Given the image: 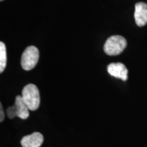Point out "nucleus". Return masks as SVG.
I'll list each match as a JSON object with an SVG mask.
<instances>
[{
    "instance_id": "nucleus-5",
    "label": "nucleus",
    "mask_w": 147,
    "mask_h": 147,
    "mask_svg": "<svg viewBox=\"0 0 147 147\" xmlns=\"http://www.w3.org/2000/svg\"><path fill=\"white\" fill-rule=\"evenodd\" d=\"M108 72L115 78L125 80L128 78V70L124 64L121 63H110L107 67Z\"/></svg>"
},
{
    "instance_id": "nucleus-10",
    "label": "nucleus",
    "mask_w": 147,
    "mask_h": 147,
    "mask_svg": "<svg viewBox=\"0 0 147 147\" xmlns=\"http://www.w3.org/2000/svg\"><path fill=\"white\" fill-rule=\"evenodd\" d=\"M0 1H3V0H0Z\"/></svg>"
},
{
    "instance_id": "nucleus-2",
    "label": "nucleus",
    "mask_w": 147,
    "mask_h": 147,
    "mask_svg": "<svg viewBox=\"0 0 147 147\" xmlns=\"http://www.w3.org/2000/svg\"><path fill=\"white\" fill-rule=\"evenodd\" d=\"M127 47V40L121 36H113L106 40L104 50L108 55L115 56L121 54Z\"/></svg>"
},
{
    "instance_id": "nucleus-3",
    "label": "nucleus",
    "mask_w": 147,
    "mask_h": 147,
    "mask_svg": "<svg viewBox=\"0 0 147 147\" xmlns=\"http://www.w3.org/2000/svg\"><path fill=\"white\" fill-rule=\"evenodd\" d=\"M39 51L34 46L27 47L21 57V63L23 69L29 71L34 68L39 59Z\"/></svg>"
},
{
    "instance_id": "nucleus-1",
    "label": "nucleus",
    "mask_w": 147,
    "mask_h": 147,
    "mask_svg": "<svg viewBox=\"0 0 147 147\" xmlns=\"http://www.w3.org/2000/svg\"><path fill=\"white\" fill-rule=\"evenodd\" d=\"M22 98L29 110H36L40 104V92L38 87L34 84H29L22 91Z\"/></svg>"
},
{
    "instance_id": "nucleus-4",
    "label": "nucleus",
    "mask_w": 147,
    "mask_h": 147,
    "mask_svg": "<svg viewBox=\"0 0 147 147\" xmlns=\"http://www.w3.org/2000/svg\"><path fill=\"white\" fill-rule=\"evenodd\" d=\"M29 110L28 107L23 102L22 96L18 95L16 97L14 106H10L7 108L6 113L10 119L18 117L21 119H26L29 116Z\"/></svg>"
},
{
    "instance_id": "nucleus-6",
    "label": "nucleus",
    "mask_w": 147,
    "mask_h": 147,
    "mask_svg": "<svg viewBox=\"0 0 147 147\" xmlns=\"http://www.w3.org/2000/svg\"><path fill=\"white\" fill-rule=\"evenodd\" d=\"M134 18L138 27H143L147 23V4L143 2L137 3L135 5Z\"/></svg>"
},
{
    "instance_id": "nucleus-8",
    "label": "nucleus",
    "mask_w": 147,
    "mask_h": 147,
    "mask_svg": "<svg viewBox=\"0 0 147 147\" xmlns=\"http://www.w3.org/2000/svg\"><path fill=\"white\" fill-rule=\"evenodd\" d=\"M7 63L6 48L4 43L0 42V72L2 73L5 68Z\"/></svg>"
},
{
    "instance_id": "nucleus-9",
    "label": "nucleus",
    "mask_w": 147,
    "mask_h": 147,
    "mask_svg": "<svg viewBox=\"0 0 147 147\" xmlns=\"http://www.w3.org/2000/svg\"><path fill=\"white\" fill-rule=\"evenodd\" d=\"M0 112H1V117H0V122H2L4 119V113H3L2 104H0Z\"/></svg>"
},
{
    "instance_id": "nucleus-7",
    "label": "nucleus",
    "mask_w": 147,
    "mask_h": 147,
    "mask_svg": "<svg viewBox=\"0 0 147 147\" xmlns=\"http://www.w3.org/2000/svg\"><path fill=\"white\" fill-rule=\"evenodd\" d=\"M44 141V138L40 132H34L25 136L22 138L21 144L23 147H40Z\"/></svg>"
}]
</instances>
